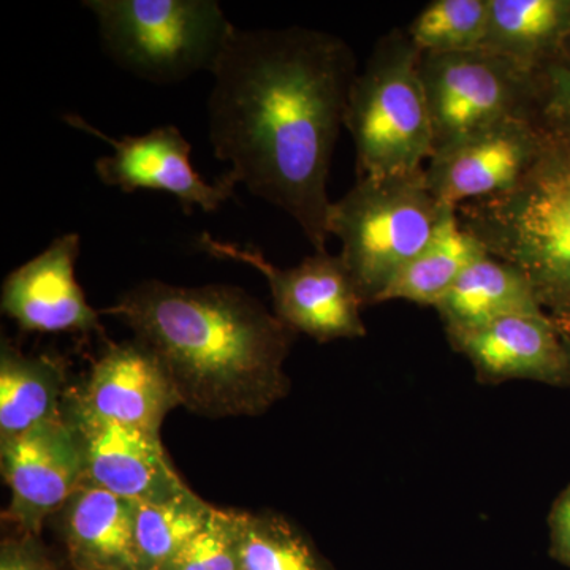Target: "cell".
Instances as JSON below:
<instances>
[{"label": "cell", "instance_id": "23", "mask_svg": "<svg viewBox=\"0 0 570 570\" xmlns=\"http://www.w3.org/2000/svg\"><path fill=\"white\" fill-rule=\"evenodd\" d=\"M489 26V0H433L407 26L422 52L444 55L482 50Z\"/></svg>", "mask_w": 570, "mask_h": 570}, {"label": "cell", "instance_id": "10", "mask_svg": "<svg viewBox=\"0 0 570 570\" xmlns=\"http://www.w3.org/2000/svg\"><path fill=\"white\" fill-rule=\"evenodd\" d=\"M63 121L85 130L112 148L110 156L96 160L97 178L108 187L126 194L137 190H160L174 195L183 212H217L228 198L234 197L238 184L224 174L217 181L208 183L190 164V142L175 126H163L140 137H108L77 115L63 116Z\"/></svg>", "mask_w": 570, "mask_h": 570}, {"label": "cell", "instance_id": "13", "mask_svg": "<svg viewBox=\"0 0 570 570\" xmlns=\"http://www.w3.org/2000/svg\"><path fill=\"white\" fill-rule=\"evenodd\" d=\"M80 235L52 239L43 253L11 272L2 285L0 307L24 332L102 333L99 313L75 277Z\"/></svg>", "mask_w": 570, "mask_h": 570}, {"label": "cell", "instance_id": "9", "mask_svg": "<svg viewBox=\"0 0 570 570\" xmlns=\"http://www.w3.org/2000/svg\"><path fill=\"white\" fill-rule=\"evenodd\" d=\"M62 414L80 448L82 483L142 504L170 501L193 491L176 471L160 436L99 417L71 387Z\"/></svg>", "mask_w": 570, "mask_h": 570}, {"label": "cell", "instance_id": "20", "mask_svg": "<svg viewBox=\"0 0 570 570\" xmlns=\"http://www.w3.org/2000/svg\"><path fill=\"white\" fill-rule=\"evenodd\" d=\"M485 254L482 243L469 234L453 212L425 249L401 269L379 303L401 299L436 307L469 266Z\"/></svg>", "mask_w": 570, "mask_h": 570}, {"label": "cell", "instance_id": "22", "mask_svg": "<svg viewBox=\"0 0 570 570\" xmlns=\"http://www.w3.org/2000/svg\"><path fill=\"white\" fill-rule=\"evenodd\" d=\"M213 505L190 491L170 501L142 504L135 510V538L142 570H159L204 530Z\"/></svg>", "mask_w": 570, "mask_h": 570}, {"label": "cell", "instance_id": "18", "mask_svg": "<svg viewBox=\"0 0 570 570\" xmlns=\"http://www.w3.org/2000/svg\"><path fill=\"white\" fill-rule=\"evenodd\" d=\"M69 390L61 360L24 354L3 337L0 346V444L61 417Z\"/></svg>", "mask_w": 570, "mask_h": 570}, {"label": "cell", "instance_id": "16", "mask_svg": "<svg viewBox=\"0 0 570 570\" xmlns=\"http://www.w3.org/2000/svg\"><path fill=\"white\" fill-rule=\"evenodd\" d=\"M137 502L81 483L59 509V530L78 570H142Z\"/></svg>", "mask_w": 570, "mask_h": 570}, {"label": "cell", "instance_id": "4", "mask_svg": "<svg viewBox=\"0 0 570 570\" xmlns=\"http://www.w3.org/2000/svg\"><path fill=\"white\" fill-rule=\"evenodd\" d=\"M422 50L406 29L374 45L348 92L344 129L355 145L356 178L414 174L436 151L423 88Z\"/></svg>", "mask_w": 570, "mask_h": 570}, {"label": "cell", "instance_id": "8", "mask_svg": "<svg viewBox=\"0 0 570 570\" xmlns=\"http://www.w3.org/2000/svg\"><path fill=\"white\" fill-rule=\"evenodd\" d=\"M198 249L216 258L253 266L265 276L273 313L295 335L317 343L366 336L362 298L340 255L314 253L302 264L279 268L254 246L220 242L209 234L198 238Z\"/></svg>", "mask_w": 570, "mask_h": 570}, {"label": "cell", "instance_id": "25", "mask_svg": "<svg viewBox=\"0 0 570 570\" xmlns=\"http://www.w3.org/2000/svg\"><path fill=\"white\" fill-rule=\"evenodd\" d=\"M528 116L543 134L570 138L569 70L557 63L534 70Z\"/></svg>", "mask_w": 570, "mask_h": 570}, {"label": "cell", "instance_id": "26", "mask_svg": "<svg viewBox=\"0 0 570 570\" xmlns=\"http://www.w3.org/2000/svg\"><path fill=\"white\" fill-rule=\"evenodd\" d=\"M0 570H52L39 535L21 534L6 539L0 550Z\"/></svg>", "mask_w": 570, "mask_h": 570}, {"label": "cell", "instance_id": "14", "mask_svg": "<svg viewBox=\"0 0 570 570\" xmlns=\"http://www.w3.org/2000/svg\"><path fill=\"white\" fill-rule=\"evenodd\" d=\"M73 390L99 417L154 436H160L165 417L181 406L159 360L135 337L105 348Z\"/></svg>", "mask_w": 570, "mask_h": 570}, {"label": "cell", "instance_id": "15", "mask_svg": "<svg viewBox=\"0 0 570 570\" xmlns=\"http://www.w3.org/2000/svg\"><path fill=\"white\" fill-rule=\"evenodd\" d=\"M485 384L531 381L569 387L564 336L549 316H513L449 337Z\"/></svg>", "mask_w": 570, "mask_h": 570}, {"label": "cell", "instance_id": "28", "mask_svg": "<svg viewBox=\"0 0 570 570\" xmlns=\"http://www.w3.org/2000/svg\"><path fill=\"white\" fill-rule=\"evenodd\" d=\"M551 63H557V66L564 67L566 70L570 71V36L568 37V40L564 41V45H562L558 58Z\"/></svg>", "mask_w": 570, "mask_h": 570}, {"label": "cell", "instance_id": "29", "mask_svg": "<svg viewBox=\"0 0 570 570\" xmlns=\"http://www.w3.org/2000/svg\"><path fill=\"white\" fill-rule=\"evenodd\" d=\"M566 352H568V385L570 387V337L564 336Z\"/></svg>", "mask_w": 570, "mask_h": 570}, {"label": "cell", "instance_id": "24", "mask_svg": "<svg viewBox=\"0 0 570 570\" xmlns=\"http://www.w3.org/2000/svg\"><path fill=\"white\" fill-rule=\"evenodd\" d=\"M159 570H242L234 510L214 508L204 530Z\"/></svg>", "mask_w": 570, "mask_h": 570}, {"label": "cell", "instance_id": "3", "mask_svg": "<svg viewBox=\"0 0 570 570\" xmlns=\"http://www.w3.org/2000/svg\"><path fill=\"white\" fill-rule=\"evenodd\" d=\"M456 214L487 253L523 272L547 316L570 337V138L546 135L515 189Z\"/></svg>", "mask_w": 570, "mask_h": 570}, {"label": "cell", "instance_id": "1", "mask_svg": "<svg viewBox=\"0 0 570 570\" xmlns=\"http://www.w3.org/2000/svg\"><path fill=\"white\" fill-rule=\"evenodd\" d=\"M208 138L227 175L328 242V176L356 75L347 41L316 29L234 26L212 70Z\"/></svg>", "mask_w": 570, "mask_h": 570}, {"label": "cell", "instance_id": "19", "mask_svg": "<svg viewBox=\"0 0 570 570\" xmlns=\"http://www.w3.org/2000/svg\"><path fill=\"white\" fill-rule=\"evenodd\" d=\"M570 36V0H489L482 50L530 70L549 66Z\"/></svg>", "mask_w": 570, "mask_h": 570}, {"label": "cell", "instance_id": "27", "mask_svg": "<svg viewBox=\"0 0 570 570\" xmlns=\"http://www.w3.org/2000/svg\"><path fill=\"white\" fill-rule=\"evenodd\" d=\"M549 531L551 558L570 568V483L551 505Z\"/></svg>", "mask_w": 570, "mask_h": 570}, {"label": "cell", "instance_id": "12", "mask_svg": "<svg viewBox=\"0 0 570 570\" xmlns=\"http://www.w3.org/2000/svg\"><path fill=\"white\" fill-rule=\"evenodd\" d=\"M0 459L11 491L3 519L21 534L39 535L45 520L58 513L85 480L80 448L63 414L0 444Z\"/></svg>", "mask_w": 570, "mask_h": 570}, {"label": "cell", "instance_id": "17", "mask_svg": "<svg viewBox=\"0 0 570 570\" xmlns=\"http://www.w3.org/2000/svg\"><path fill=\"white\" fill-rule=\"evenodd\" d=\"M436 311L448 337L475 332L505 317L546 316L523 272L489 253L469 266Z\"/></svg>", "mask_w": 570, "mask_h": 570}, {"label": "cell", "instance_id": "21", "mask_svg": "<svg viewBox=\"0 0 570 570\" xmlns=\"http://www.w3.org/2000/svg\"><path fill=\"white\" fill-rule=\"evenodd\" d=\"M242 570H332L291 520L234 510Z\"/></svg>", "mask_w": 570, "mask_h": 570}, {"label": "cell", "instance_id": "11", "mask_svg": "<svg viewBox=\"0 0 570 570\" xmlns=\"http://www.w3.org/2000/svg\"><path fill=\"white\" fill-rule=\"evenodd\" d=\"M546 135L530 118H510L439 149L425 167L431 193L449 208L515 189L530 174Z\"/></svg>", "mask_w": 570, "mask_h": 570}, {"label": "cell", "instance_id": "7", "mask_svg": "<svg viewBox=\"0 0 570 570\" xmlns=\"http://www.w3.org/2000/svg\"><path fill=\"white\" fill-rule=\"evenodd\" d=\"M436 151L510 118H530L534 70L487 50L423 52ZM434 151V153H436Z\"/></svg>", "mask_w": 570, "mask_h": 570}, {"label": "cell", "instance_id": "5", "mask_svg": "<svg viewBox=\"0 0 570 570\" xmlns=\"http://www.w3.org/2000/svg\"><path fill=\"white\" fill-rule=\"evenodd\" d=\"M456 209L438 200L425 168L414 174L356 178L328 214V235L363 305H376L401 269L414 261Z\"/></svg>", "mask_w": 570, "mask_h": 570}, {"label": "cell", "instance_id": "2", "mask_svg": "<svg viewBox=\"0 0 570 570\" xmlns=\"http://www.w3.org/2000/svg\"><path fill=\"white\" fill-rule=\"evenodd\" d=\"M102 313L132 330L194 414L255 417L291 392L284 366L295 333L235 285L145 281Z\"/></svg>", "mask_w": 570, "mask_h": 570}, {"label": "cell", "instance_id": "6", "mask_svg": "<svg viewBox=\"0 0 570 570\" xmlns=\"http://www.w3.org/2000/svg\"><path fill=\"white\" fill-rule=\"evenodd\" d=\"M111 61L154 85L212 71L235 24L216 0H86Z\"/></svg>", "mask_w": 570, "mask_h": 570}]
</instances>
